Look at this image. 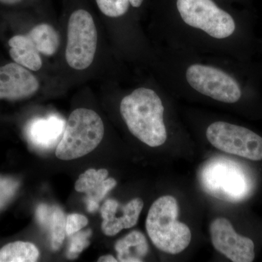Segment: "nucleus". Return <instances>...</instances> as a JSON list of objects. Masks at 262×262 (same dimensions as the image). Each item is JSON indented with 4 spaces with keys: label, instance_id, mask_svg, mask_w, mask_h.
<instances>
[{
    "label": "nucleus",
    "instance_id": "f257e3e1",
    "mask_svg": "<svg viewBox=\"0 0 262 262\" xmlns=\"http://www.w3.org/2000/svg\"><path fill=\"white\" fill-rule=\"evenodd\" d=\"M131 134L149 147L163 146L168 139L163 101L153 90L139 88L122 98L120 106Z\"/></svg>",
    "mask_w": 262,
    "mask_h": 262
},
{
    "label": "nucleus",
    "instance_id": "f03ea898",
    "mask_svg": "<svg viewBox=\"0 0 262 262\" xmlns=\"http://www.w3.org/2000/svg\"><path fill=\"white\" fill-rule=\"evenodd\" d=\"M179 206L170 194L158 198L150 206L146 220L148 236L155 247L169 255L184 252L192 242L189 226L178 220Z\"/></svg>",
    "mask_w": 262,
    "mask_h": 262
},
{
    "label": "nucleus",
    "instance_id": "7ed1b4c3",
    "mask_svg": "<svg viewBox=\"0 0 262 262\" xmlns=\"http://www.w3.org/2000/svg\"><path fill=\"white\" fill-rule=\"evenodd\" d=\"M104 125L94 110L79 108L71 113L61 140L56 149V156L62 160H72L89 155L102 141Z\"/></svg>",
    "mask_w": 262,
    "mask_h": 262
},
{
    "label": "nucleus",
    "instance_id": "20e7f679",
    "mask_svg": "<svg viewBox=\"0 0 262 262\" xmlns=\"http://www.w3.org/2000/svg\"><path fill=\"white\" fill-rule=\"evenodd\" d=\"M98 34L92 15L77 9L71 14L67 28L66 60L76 70L89 68L97 49Z\"/></svg>",
    "mask_w": 262,
    "mask_h": 262
},
{
    "label": "nucleus",
    "instance_id": "39448f33",
    "mask_svg": "<svg viewBox=\"0 0 262 262\" xmlns=\"http://www.w3.org/2000/svg\"><path fill=\"white\" fill-rule=\"evenodd\" d=\"M177 7L184 23L215 39L231 37L237 29L233 17L213 0H177Z\"/></svg>",
    "mask_w": 262,
    "mask_h": 262
},
{
    "label": "nucleus",
    "instance_id": "423d86ee",
    "mask_svg": "<svg viewBox=\"0 0 262 262\" xmlns=\"http://www.w3.org/2000/svg\"><path fill=\"white\" fill-rule=\"evenodd\" d=\"M206 139L215 149L246 159L262 160V137L247 127L224 121L207 128Z\"/></svg>",
    "mask_w": 262,
    "mask_h": 262
},
{
    "label": "nucleus",
    "instance_id": "0eeeda50",
    "mask_svg": "<svg viewBox=\"0 0 262 262\" xmlns=\"http://www.w3.org/2000/svg\"><path fill=\"white\" fill-rule=\"evenodd\" d=\"M188 83L199 92L225 103H236L241 101L244 91L238 81L227 72L203 64H192L186 72Z\"/></svg>",
    "mask_w": 262,
    "mask_h": 262
},
{
    "label": "nucleus",
    "instance_id": "6e6552de",
    "mask_svg": "<svg viewBox=\"0 0 262 262\" xmlns=\"http://www.w3.org/2000/svg\"><path fill=\"white\" fill-rule=\"evenodd\" d=\"M210 237L215 251L233 262H252L255 245L252 239L236 232L230 221L217 217L209 226Z\"/></svg>",
    "mask_w": 262,
    "mask_h": 262
},
{
    "label": "nucleus",
    "instance_id": "1a4fd4ad",
    "mask_svg": "<svg viewBox=\"0 0 262 262\" xmlns=\"http://www.w3.org/2000/svg\"><path fill=\"white\" fill-rule=\"evenodd\" d=\"M39 89L37 77L23 66L15 62L0 67V99H25L34 96Z\"/></svg>",
    "mask_w": 262,
    "mask_h": 262
},
{
    "label": "nucleus",
    "instance_id": "9d476101",
    "mask_svg": "<svg viewBox=\"0 0 262 262\" xmlns=\"http://www.w3.org/2000/svg\"><path fill=\"white\" fill-rule=\"evenodd\" d=\"M120 203L113 199L104 202L101 208L102 217L101 229L106 236L117 235L122 229L132 228L136 225L144 208V201L140 198H134L126 204L122 206V214L116 216L115 212Z\"/></svg>",
    "mask_w": 262,
    "mask_h": 262
},
{
    "label": "nucleus",
    "instance_id": "9b49d317",
    "mask_svg": "<svg viewBox=\"0 0 262 262\" xmlns=\"http://www.w3.org/2000/svg\"><path fill=\"white\" fill-rule=\"evenodd\" d=\"M65 125L64 120L56 115L35 119L28 127L29 141L39 149H51L61 140Z\"/></svg>",
    "mask_w": 262,
    "mask_h": 262
},
{
    "label": "nucleus",
    "instance_id": "f8f14e48",
    "mask_svg": "<svg viewBox=\"0 0 262 262\" xmlns=\"http://www.w3.org/2000/svg\"><path fill=\"white\" fill-rule=\"evenodd\" d=\"M106 169H89L81 174L75 183V190L87 194L85 201H93L99 204L108 192L117 185L114 178H107Z\"/></svg>",
    "mask_w": 262,
    "mask_h": 262
},
{
    "label": "nucleus",
    "instance_id": "ddd939ff",
    "mask_svg": "<svg viewBox=\"0 0 262 262\" xmlns=\"http://www.w3.org/2000/svg\"><path fill=\"white\" fill-rule=\"evenodd\" d=\"M12 59L29 70L37 72L42 68V61L28 34H19L11 38L8 42Z\"/></svg>",
    "mask_w": 262,
    "mask_h": 262
},
{
    "label": "nucleus",
    "instance_id": "4468645a",
    "mask_svg": "<svg viewBox=\"0 0 262 262\" xmlns=\"http://www.w3.org/2000/svg\"><path fill=\"white\" fill-rule=\"evenodd\" d=\"M117 260L120 262H141L149 252V244L145 235L134 230L115 244Z\"/></svg>",
    "mask_w": 262,
    "mask_h": 262
},
{
    "label": "nucleus",
    "instance_id": "2eb2a0df",
    "mask_svg": "<svg viewBox=\"0 0 262 262\" xmlns=\"http://www.w3.org/2000/svg\"><path fill=\"white\" fill-rule=\"evenodd\" d=\"M40 54L51 56L59 47L60 37L56 29L48 24L36 26L28 34Z\"/></svg>",
    "mask_w": 262,
    "mask_h": 262
},
{
    "label": "nucleus",
    "instance_id": "dca6fc26",
    "mask_svg": "<svg viewBox=\"0 0 262 262\" xmlns=\"http://www.w3.org/2000/svg\"><path fill=\"white\" fill-rule=\"evenodd\" d=\"M39 257V250L32 243L15 241L0 249V262H34Z\"/></svg>",
    "mask_w": 262,
    "mask_h": 262
},
{
    "label": "nucleus",
    "instance_id": "f3484780",
    "mask_svg": "<svg viewBox=\"0 0 262 262\" xmlns=\"http://www.w3.org/2000/svg\"><path fill=\"white\" fill-rule=\"evenodd\" d=\"M66 222L67 217L61 208L53 206L51 218L45 229L51 234V247L53 251H58L63 244L66 235Z\"/></svg>",
    "mask_w": 262,
    "mask_h": 262
},
{
    "label": "nucleus",
    "instance_id": "a211bd4d",
    "mask_svg": "<svg viewBox=\"0 0 262 262\" xmlns=\"http://www.w3.org/2000/svg\"><path fill=\"white\" fill-rule=\"evenodd\" d=\"M92 234L91 229L79 231L73 235L70 236V244L67 249V257L70 259H75L78 257L82 251L90 245L89 237Z\"/></svg>",
    "mask_w": 262,
    "mask_h": 262
},
{
    "label": "nucleus",
    "instance_id": "6ab92c4d",
    "mask_svg": "<svg viewBox=\"0 0 262 262\" xmlns=\"http://www.w3.org/2000/svg\"><path fill=\"white\" fill-rule=\"evenodd\" d=\"M18 187V182L14 179L0 177V209L11 201Z\"/></svg>",
    "mask_w": 262,
    "mask_h": 262
},
{
    "label": "nucleus",
    "instance_id": "aec40b11",
    "mask_svg": "<svg viewBox=\"0 0 262 262\" xmlns=\"http://www.w3.org/2000/svg\"><path fill=\"white\" fill-rule=\"evenodd\" d=\"M88 224L89 220L84 215L79 213H71L67 217L66 234L70 237L85 227Z\"/></svg>",
    "mask_w": 262,
    "mask_h": 262
},
{
    "label": "nucleus",
    "instance_id": "412c9836",
    "mask_svg": "<svg viewBox=\"0 0 262 262\" xmlns=\"http://www.w3.org/2000/svg\"><path fill=\"white\" fill-rule=\"evenodd\" d=\"M98 261L99 262H117L118 261L117 258L113 256V255H105L98 258Z\"/></svg>",
    "mask_w": 262,
    "mask_h": 262
},
{
    "label": "nucleus",
    "instance_id": "4be33fe9",
    "mask_svg": "<svg viewBox=\"0 0 262 262\" xmlns=\"http://www.w3.org/2000/svg\"><path fill=\"white\" fill-rule=\"evenodd\" d=\"M23 0H0L1 4L5 5H14L21 3Z\"/></svg>",
    "mask_w": 262,
    "mask_h": 262
},
{
    "label": "nucleus",
    "instance_id": "5701e85b",
    "mask_svg": "<svg viewBox=\"0 0 262 262\" xmlns=\"http://www.w3.org/2000/svg\"><path fill=\"white\" fill-rule=\"evenodd\" d=\"M144 0H129L131 6L136 8L141 7V5H142L143 3H144Z\"/></svg>",
    "mask_w": 262,
    "mask_h": 262
}]
</instances>
